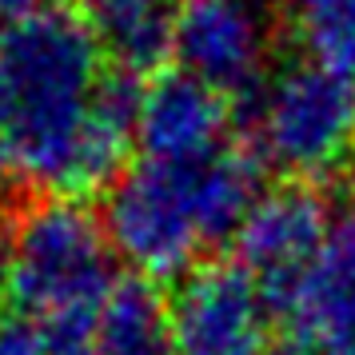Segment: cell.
I'll list each match as a JSON object with an SVG mask.
<instances>
[{
  "label": "cell",
  "instance_id": "6da1fadb",
  "mask_svg": "<svg viewBox=\"0 0 355 355\" xmlns=\"http://www.w3.org/2000/svg\"><path fill=\"white\" fill-rule=\"evenodd\" d=\"M140 88L112 68L88 20L49 4L0 33V120L17 176L49 196L112 188L136 144Z\"/></svg>",
  "mask_w": 355,
  "mask_h": 355
},
{
  "label": "cell",
  "instance_id": "7a4b0ae2",
  "mask_svg": "<svg viewBox=\"0 0 355 355\" xmlns=\"http://www.w3.org/2000/svg\"><path fill=\"white\" fill-rule=\"evenodd\" d=\"M259 164L227 144L208 160L128 164L104 200V232L116 259L140 279H184L200 256L240 236L259 200Z\"/></svg>",
  "mask_w": 355,
  "mask_h": 355
},
{
  "label": "cell",
  "instance_id": "3957f363",
  "mask_svg": "<svg viewBox=\"0 0 355 355\" xmlns=\"http://www.w3.org/2000/svg\"><path fill=\"white\" fill-rule=\"evenodd\" d=\"M116 284L104 220L72 196L36 200L0 240V291L36 331L92 320Z\"/></svg>",
  "mask_w": 355,
  "mask_h": 355
},
{
  "label": "cell",
  "instance_id": "277c9868",
  "mask_svg": "<svg viewBox=\"0 0 355 355\" xmlns=\"http://www.w3.org/2000/svg\"><path fill=\"white\" fill-rule=\"evenodd\" d=\"M248 124L256 164L291 184L327 180L355 156V80L315 60L284 64L252 96Z\"/></svg>",
  "mask_w": 355,
  "mask_h": 355
},
{
  "label": "cell",
  "instance_id": "5b68a950",
  "mask_svg": "<svg viewBox=\"0 0 355 355\" xmlns=\"http://www.w3.org/2000/svg\"><path fill=\"white\" fill-rule=\"evenodd\" d=\"M176 68L220 96H256L272 76V24L256 0H188L172 36Z\"/></svg>",
  "mask_w": 355,
  "mask_h": 355
},
{
  "label": "cell",
  "instance_id": "8992f818",
  "mask_svg": "<svg viewBox=\"0 0 355 355\" xmlns=\"http://www.w3.org/2000/svg\"><path fill=\"white\" fill-rule=\"evenodd\" d=\"M331 224V204L311 184H279L259 192L236 236V263L252 275L268 304H284L315 259Z\"/></svg>",
  "mask_w": 355,
  "mask_h": 355
},
{
  "label": "cell",
  "instance_id": "52a82bcc",
  "mask_svg": "<svg viewBox=\"0 0 355 355\" xmlns=\"http://www.w3.org/2000/svg\"><path fill=\"white\" fill-rule=\"evenodd\" d=\"M268 307L240 263H200L172 300L176 355H268Z\"/></svg>",
  "mask_w": 355,
  "mask_h": 355
},
{
  "label": "cell",
  "instance_id": "ba28073f",
  "mask_svg": "<svg viewBox=\"0 0 355 355\" xmlns=\"http://www.w3.org/2000/svg\"><path fill=\"white\" fill-rule=\"evenodd\" d=\"M279 315L295 355H355V200L331 208L320 252Z\"/></svg>",
  "mask_w": 355,
  "mask_h": 355
},
{
  "label": "cell",
  "instance_id": "9c48e42d",
  "mask_svg": "<svg viewBox=\"0 0 355 355\" xmlns=\"http://www.w3.org/2000/svg\"><path fill=\"white\" fill-rule=\"evenodd\" d=\"M227 96L180 68L140 84L136 100V148L144 160H208L227 148Z\"/></svg>",
  "mask_w": 355,
  "mask_h": 355
},
{
  "label": "cell",
  "instance_id": "30bf717a",
  "mask_svg": "<svg viewBox=\"0 0 355 355\" xmlns=\"http://www.w3.org/2000/svg\"><path fill=\"white\" fill-rule=\"evenodd\" d=\"M184 4L188 0H76V12L96 33L112 68L140 76L172 52Z\"/></svg>",
  "mask_w": 355,
  "mask_h": 355
},
{
  "label": "cell",
  "instance_id": "8fae6325",
  "mask_svg": "<svg viewBox=\"0 0 355 355\" xmlns=\"http://www.w3.org/2000/svg\"><path fill=\"white\" fill-rule=\"evenodd\" d=\"M92 355H176L172 304L152 279H120L88 323Z\"/></svg>",
  "mask_w": 355,
  "mask_h": 355
},
{
  "label": "cell",
  "instance_id": "7c38bea8",
  "mask_svg": "<svg viewBox=\"0 0 355 355\" xmlns=\"http://www.w3.org/2000/svg\"><path fill=\"white\" fill-rule=\"evenodd\" d=\"M295 28L307 60L355 80V0H300Z\"/></svg>",
  "mask_w": 355,
  "mask_h": 355
},
{
  "label": "cell",
  "instance_id": "4fadbf2b",
  "mask_svg": "<svg viewBox=\"0 0 355 355\" xmlns=\"http://www.w3.org/2000/svg\"><path fill=\"white\" fill-rule=\"evenodd\" d=\"M0 355H44L40 331L24 320H8L0 323Z\"/></svg>",
  "mask_w": 355,
  "mask_h": 355
},
{
  "label": "cell",
  "instance_id": "5bb4252c",
  "mask_svg": "<svg viewBox=\"0 0 355 355\" xmlns=\"http://www.w3.org/2000/svg\"><path fill=\"white\" fill-rule=\"evenodd\" d=\"M40 8H49V0H0V33L24 24V20L36 17Z\"/></svg>",
  "mask_w": 355,
  "mask_h": 355
},
{
  "label": "cell",
  "instance_id": "9a60e30c",
  "mask_svg": "<svg viewBox=\"0 0 355 355\" xmlns=\"http://www.w3.org/2000/svg\"><path fill=\"white\" fill-rule=\"evenodd\" d=\"M12 176H17V160H12V144H8V132H4V120H0V196H4Z\"/></svg>",
  "mask_w": 355,
  "mask_h": 355
},
{
  "label": "cell",
  "instance_id": "2e32d148",
  "mask_svg": "<svg viewBox=\"0 0 355 355\" xmlns=\"http://www.w3.org/2000/svg\"><path fill=\"white\" fill-rule=\"evenodd\" d=\"M268 355H291V352H268Z\"/></svg>",
  "mask_w": 355,
  "mask_h": 355
}]
</instances>
